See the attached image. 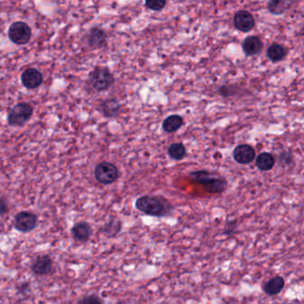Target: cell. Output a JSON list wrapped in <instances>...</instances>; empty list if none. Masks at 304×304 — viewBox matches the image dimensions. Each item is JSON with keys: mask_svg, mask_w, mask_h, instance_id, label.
Returning <instances> with one entry per match:
<instances>
[{"mask_svg": "<svg viewBox=\"0 0 304 304\" xmlns=\"http://www.w3.org/2000/svg\"><path fill=\"white\" fill-rule=\"evenodd\" d=\"M136 208L145 215L164 218L171 215L173 205L161 195H143L135 202Z\"/></svg>", "mask_w": 304, "mask_h": 304, "instance_id": "cell-1", "label": "cell"}, {"mask_svg": "<svg viewBox=\"0 0 304 304\" xmlns=\"http://www.w3.org/2000/svg\"><path fill=\"white\" fill-rule=\"evenodd\" d=\"M192 181L202 185L205 190L210 194H220L225 191L226 188V180L212 173L208 170H198L190 173Z\"/></svg>", "mask_w": 304, "mask_h": 304, "instance_id": "cell-2", "label": "cell"}, {"mask_svg": "<svg viewBox=\"0 0 304 304\" xmlns=\"http://www.w3.org/2000/svg\"><path fill=\"white\" fill-rule=\"evenodd\" d=\"M114 82V77L106 67H96L89 76V84L97 92L105 91L111 88Z\"/></svg>", "mask_w": 304, "mask_h": 304, "instance_id": "cell-3", "label": "cell"}, {"mask_svg": "<svg viewBox=\"0 0 304 304\" xmlns=\"http://www.w3.org/2000/svg\"><path fill=\"white\" fill-rule=\"evenodd\" d=\"M33 113V107L27 103H20L14 106L8 114V124L14 127L24 125Z\"/></svg>", "mask_w": 304, "mask_h": 304, "instance_id": "cell-4", "label": "cell"}, {"mask_svg": "<svg viewBox=\"0 0 304 304\" xmlns=\"http://www.w3.org/2000/svg\"><path fill=\"white\" fill-rule=\"evenodd\" d=\"M9 39L17 45H25L32 37V30L26 22L15 21L8 30Z\"/></svg>", "mask_w": 304, "mask_h": 304, "instance_id": "cell-5", "label": "cell"}, {"mask_svg": "<svg viewBox=\"0 0 304 304\" xmlns=\"http://www.w3.org/2000/svg\"><path fill=\"white\" fill-rule=\"evenodd\" d=\"M95 177L101 184H112L119 177V170L113 163L104 162L96 167Z\"/></svg>", "mask_w": 304, "mask_h": 304, "instance_id": "cell-6", "label": "cell"}, {"mask_svg": "<svg viewBox=\"0 0 304 304\" xmlns=\"http://www.w3.org/2000/svg\"><path fill=\"white\" fill-rule=\"evenodd\" d=\"M38 218L30 212H21L14 218V227L22 233H27L37 226Z\"/></svg>", "mask_w": 304, "mask_h": 304, "instance_id": "cell-7", "label": "cell"}, {"mask_svg": "<svg viewBox=\"0 0 304 304\" xmlns=\"http://www.w3.org/2000/svg\"><path fill=\"white\" fill-rule=\"evenodd\" d=\"M233 22L236 29L242 32H251L255 28V17L248 11H238L234 16Z\"/></svg>", "mask_w": 304, "mask_h": 304, "instance_id": "cell-8", "label": "cell"}, {"mask_svg": "<svg viewBox=\"0 0 304 304\" xmlns=\"http://www.w3.org/2000/svg\"><path fill=\"white\" fill-rule=\"evenodd\" d=\"M21 82L25 88L30 89H37L41 85L43 82V76L40 71L34 68H30L22 72Z\"/></svg>", "mask_w": 304, "mask_h": 304, "instance_id": "cell-9", "label": "cell"}, {"mask_svg": "<svg viewBox=\"0 0 304 304\" xmlns=\"http://www.w3.org/2000/svg\"><path fill=\"white\" fill-rule=\"evenodd\" d=\"M233 157L237 163L240 164H248L251 163L255 158V151L254 147L249 145H237L233 152Z\"/></svg>", "mask_w": 304, "mask_h": 304, "instance_id": "cell-10", "label": "cell"}, {"mask_svg": "<svg viewBox=\"0 0 304 304\" xmlns=\"http://www.w3.org/2000/svg\"><path fill=\"white\" fill-rule=\"evenodd\" d=\"M106 33L99 27H94L87 35V41L91 48L98 49L106 46Z\"/></svg>", "mask_w": 304, "mask_h": 304, "instance_id": "cell-11", "label": "cell"}, {"mask_svg": "<svg viewBox=\"0 0 304 304\" xmlns=\"http://www.w3.org/2000/svg\"><path fill=\"white\" fill-rule=\"evenodd\" d=\"M32 271L36 275L44 276L51 272L53 269V262L47 255H41L36 259L32 266Z\"/></svg>", "mask_w": 304, "mask_h": 304, "instance_id": "cell-12", "label": "cell"}, {"mask_svg": "<svg viewBox=\"0 0 304 304\" xmlns=\"http://www.w3.org/2000/svg\"><path fill=\"white\" fill-rule=\"evenodd\" d=\"M263 43L262 39L257 36H250L244 39L243 42V50L245 56L252 57L258 55L262 51Z\"/></svg>", "mask_w": 304, "mask_h": 304, "instance_id": "cell-13", "label": "cell"}, {"mask_svg": "<svg viewBox=\"0 0 304 304\" xmlns=\"http://www.w3.org/2000/svg\"><path fill=\"white\" fill-rule=\"evenodd\" d=\"M286 282L282 276H276L268 280L263 285V291L267 295L274 296L283 291Z\"/></svg>", "mask_w": 304, "mask_h": 304, "instance_id": "cell-14", "label": "cell"}, {"mask_svg": "<svg viewBox=\"0 0 304 304\" xmlns=\"http://www.w3.org/2000/svg\"><path fill=\"white\" fill-rule=\"evenodd\" d=\"M71 233L76 240L80 242H87L91 237L92 230L88 223L79 222L76 223L73 226L71 230Z\"/></svg>", "mask_w": 304, "mask_h": 304, "instance_id": "cell-15", "label": "cell"}, {"mask_svg": "<svg viewBox=\"0 0 304 304\" xmlns=\"http://www.w3.org/2000/svg\"><path fill=\"white\" fill-rule=\"evenodd\" d=\"M287 55V48L280 44H272L267 50V57L273 63L283 60Z\"/></svg>", "mask_w": 304, "mask_h": 304, "instance_id": "cell-16", "label": "cell"}, {"mask_svg": "<svg viewBox=\"0 0 304 304\" xmlns=\"http://www.w3.org/2000/svg\"><path fill=\"white\" fill-rule=\"evenodd\" d=\"M275 158L269 153H262L256 158V166L262 171H269L275 166Z\"/></svg>", "mask_w": 304, "mask_h": 304, "instance_id": "cell-17", "label": "cell"}, {"mask_svg": "<svg viewBox=\"0 0 304 304\" xmlns=\"http://www.w3.org/2000/svg\"><path fill=\"white\" fill-rule=\"evenodd\" d=\"M183 125V119L182 117L173 114L170 116L167 117L165 120H163V131H166L168 133H173L177 131Z\"/></svg>", "mask_w": 304, "mask_h": 304, "instance_id": "cell-18", "label": "cell"}, {"mask_svg": "<svg viewBox=\"0 0 304 304\" xmlns=\"http://www.w3.org/2000/svg\"><path fill=\"white\" fill-rule=\"evenodd\" d=\"M120 105L116 99H106L101 105V110L106 117H115L119 114Z\"/></svg>", "mask_w": 304, "mask_h": 304, "instance_id": "cell-19", "label": "cell"}, {"mask_svg": "<svg viewBox=\"0 0 304 304\" xmlns=\"http://www.w3.org/2000/svg\"><path fill=\"white\" fill-rule=\"evenodd\" d=\"M291 4L292 2L287 0H272L268 3V9L271 14L280 15L290 8Z\"/></svg>", "mask_w": 304, "mask_h": 304, "instance_id": "cell-20", "label": "cell"}, {"mask_svg": "<svg viewBox=\"0 0 304 304\" xmlns=\"http://www.w3.org/2000/svg\"><path fill=\"white\" fill-rule=\"evenodd\" d=\"M121 227H122L121 221L119 219H113L104 225L102 232L108 237H113L120 233Z\"/></svg>", "mask_w": 304, "mask_h": 304, "instance_id": "cell-21", "label": "cell"}, {"mask_svg": "<svg viewBox=\"0 0 304 304\" xmlns=\"http://www.w3.org/2000/svg\"><path fill=\"white\" fill-rule=\"evenodd\" d=\"M168 155L170 156L171 159L180 161L185 158V156L187 155V149L181 143H173L168 149Z\"/></svg>", "mask_w": 304, "mask_h": 304, "instance_id": "cell-22", "label": "cell"}, {"mask_svg": "<svg viewBox=\"0 0 304 304\" xmlns=\"http://www.w3.org/2000/svg\"><path fill=\"white\" fill-rule=\"evenodd\" d=\"M145 7L152 11L163 10L166 6V1L164 0H147L145 1Z\"/></svg>", "mask_w": 304, "mask_h": 304, "instance_id": "cell-23", "label": "cell"}, {"mask_svg": "<svg viewBox=\"0 0 304 304\" xmlns=\"http://www.w3.org/2000/svg\"><path fill=\"white\" fill-rule=\"evenodd\" d=\"M77 304H104V301L97 295L91 294V295H89V296H85V297L82 298Z\"/></svg>", "mask_w": 304, "mask_h": 304, "instance_id": "cell-24", "label": "cell"}, {"mask_svg": "<svg viewBox=\"0 0 304 304\" xmlns=\"http://www.w3.org/2000/svg\"><path fill=\"white\" fill-rule=\"evenodd\" d=\"M237 226H238V225H237L236 220H229L225 224L224 233L226 234V236H232L237 232Z\"/></svg>", "mask_w": 304, "mask_h": 304, "instance_id": "cell-25", "label": "cell"}, {"mask_svg": "<svg viewBox=\"0 0 304 304\" xmlns=\"http://www.w3.org/2000/svg\"><path fill=\"white\" fill-rule=\"evenodd\" d=\"M8 211V205L5 199L0 198V216L4 215Z\"/></svg>", "mask_w": 304, "mask_h": 304, "instance_id": "cell-26", "label": "cell"}]
</instances>
